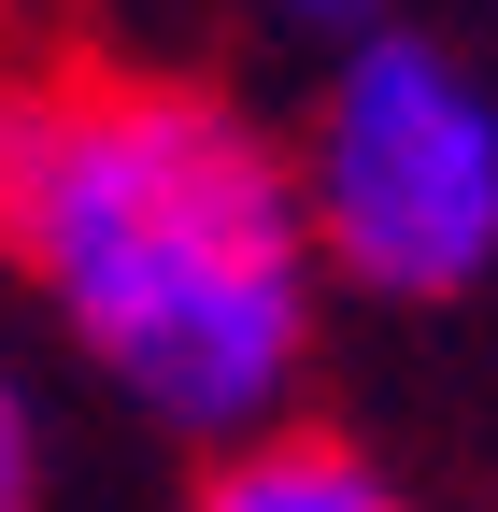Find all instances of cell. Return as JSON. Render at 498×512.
I'll use <instances>...</instances> for the list:
<instances>
[{
  "instance_id": "1",
  "label": "cell",
  "mask_w": 498,
  "mask_h": 512,
  "mask_svg": "<svg viewBox=\"0 0 498 512\" xmlns=\"http://www.w3.org/2000/svg\"><path fill=\"white\" fill-rule=\"evenodd\" d=\"M0 271L114 413L214 456L285 427L328 342V256L285 128L200 72L15 57L0 72Z\"/></svg>"
},
{
  "instance_id": "2",
  "label": "cell",
  "mask_w": 498,
  "mask_h": 512,
  "mask_svg": "<svg viewBox=\"0 0 498 512\" xmlns=\"http://www.w3.org/2000/svg\"><path fill=\"white\" fill-rule=\"evenodd\" d=\"M285 157H299L328 299L427 313L498 271V72L456 29L385 15V29L328 43V86Z\"/></svg>"
},
{
  "instance_id": "3",
  "label": "cell",
  "mask_w": 498,
  "mask_h": 512,
  "mask_svg": "<svg viewBox=\"0 0 498 512\" xmlns=\"http://www.w3.org/2000/svg\"><path fill=\"white\" fill-rule=\"evenodd\" d=\"M171 512H427L370 441L314 427V413H285V427H242L200 456V484H185Z\"/></svg>"
},
{
  "instance_id": "4",
  "label": "cell",
  "mask_w": 498,
  "mask_h": 512,
  "mask_svg": "<svg viewBox=\"0 0 498 512\" xmlns=\"http://www.w3.org/2000/svg\"><path fill=\"white\" fill-rule=\"evenodd\" d=\"M57 498V441H43V399H29V370L0 356V512H43Z\"/></svg>"
},
{
  "instance_id": "5",
  "label": "cell",
  "mask_w": 498,
  "mask_h": 512,
  "mask_svg": "<svg viewBox=\"0 0 498 512\" xmlns=\"http://www.w3.org/2000/svg\"><path fill=\"white\" fill-rule=\"evenodd\" d=\"M385 15H399V0H271V29H299V43H356Z\"/></svg>"
},
{
  "instance_id": "6",
  "label": "cell",
  "mask_w": 498,
  "mask_h": 512,
  "mask_svg": "<svg viewBox=\"0 0 498 512\" xmlns=\"http://www.w3.org/2000/svg\"><path fill=\"white\" fill-rule=\"evenodd\" d=\"M484 15H498V0H484Z\"/></svg>"
}]
</instances>
